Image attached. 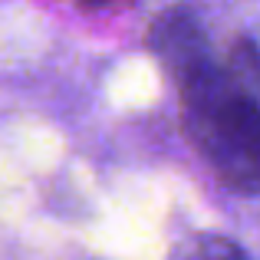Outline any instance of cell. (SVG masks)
Wrapping results in <instances>:
<instances>
[{
    "instance_id": "1",
    "label": "cell",
    "mask_w": 260,
    "mask_h": 260,
    "mask_svg": "<svg viewBox=\"0 0 260 260\" xmlns=\"http://www.w3.org/2000/svg\"><path fill=\"white\" fill-rule=\"evenodd\" d=\"M152 53L175 79L191 142L234 191H260V53L244 40L217 63L198 20L172 10L152 26Z\"/></svg>"
},
{
    "instance_id": "2",
    "label": "cell",
    "mask_w": 260,
    "mask_h": 260,
    "mask_svg": "<svg viewBox=\"0 0 260 260\" xmlns=\"http://www.w3.org/2000/svg\"><path fill=\"white\" fill-rule=\"evenodd\" d=\"M178 260H247L241 247H237L234 241H228V237H198L191 247H184V254Z\"/></svg>"
},
{
    "instance_id": "3",
    "label": "cell",
    "mask_w": 260,
    "mask_h": 260,
    "mask_svg": "<svg viewBox=\"0 0 260 260\" xmlns=\"http://www.w3.org/2000/svg\"><path fill=\"white\" fill-rule=\"evenodd\" d=\"M79 7H112V4H122V0H76Z\"/></svg>"
}]
</instances>
